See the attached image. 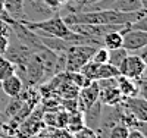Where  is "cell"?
I'll list each match as a JSON object with an SVG mask.
<instances>
[{"instance_id": "6da1fadb", "label": "cell", "mask_w": 147, "mask_h": 138, "mask_svg": "<svg viewBox=\"0 0 147 138\" xmlns=\"http://www.w3.org/2000/svg\"><path fill=\"white\" fill-rule=\"evenodd\" d=\"M146 13L144 10L140 12H119L113 9L106 10H91V12H77L62 16L63 22L68 25H129L136 22L140 16Z\"/></svg>"}, {"instance_id": "7a4b0ae2", "label": "cell", "mask_w": 147, "mask_h": 138, "mask_svg": "<svg viewBox=\"0 0 147 138\" xmlns=\"http://www.w3.org/2000/svg\"><path fill=\"white\" fill-rule=\"evenodd\" d=\"M97 47L72 44L65 52V72H80V69L91 60Z\"/></svg>"}, {"instance_id": "3957f363", "label": "cell", "mask_w": 147, "mask_h": 138, "mask_svg": "<svg viewBox=\"0 0 147 138\" xmlns=\"http://www.w3.org/2000/svg\"><path fill=\"white\" fill-rule=\"evenodd\" d=\"M24 13H25L24 21L38 22V21L52 18L55 13H57V10L53 9L52 6H49L46 3V0H25Z\"/></svg>"}, {"instance_id": "277c9868", "label": "cell", "mask_w": 147, "mask_h": 138, "mask_svg": "<svg viewBox=\"0 0 147 138\" xmlns=\"http://www.w3.org/2000/svg\"><path fill=\"white\" fill-rule=\"evenodd\" d=\"M119 75H124V77H128L131 79L138 81L146 69V63L143 62V59L140 57V55H128L124 62L119 65Z\"/></svg>"}, {"instance_id": "5b68a950", "label": "cell", "mask_w": 147, "mask_h": 138, "mask_svg": "<svg viewBox=\"0 0 147 138\" xmlns=\"http://www.w3.org/2000/svg\"><path fill=\"white\" fill-rule=\"evenodd\" d=\"M122 107L127 113L140 122H147V100L140 96L127 97L122 100Z\"/></svg>"}, {"instance_id": "8992f818", "label": "cell", "mask_w": 147, "mask_h": 138, "mask_svg": "<svg viewBox=\"0 0 147 138\" xmlns=\"http://www.w3.org/2000/svg\"><path fill=\"white\" fill-rule=\"evenodd\" d=\"M124 34V43H122V47H124L128 53H134L138 52L143 47L147 46V31H140V30H124L122 31Z\"/></svg>"}, {"instance_id": "52a82bcc", "label": "cell", "mask_w": 147, "mask_h": 138, "mask_svg": "<svg viewBox=\"0 0 147 138\" xmlns=\"http://www.w3.org/2000/svg\"><path fill=\"white\" fill-rule=\"evenodd\" d=\"M99 85H97V81H91V84L88 87H84V88H80L78 93V110L80 112H85L91 104H94L97 100H99Z\"/></svg>"}, {"instance_id": "ba28073f", "label": "cell", "mask_w": 147, "mask_h": 138, "mask_svg": "<svg viewBox=\"0 0 147 138\" xmlns=\"http://www.w3.org/2000/svg\"><path fill=\"white\" fill-rule=\"evenodd\" d=\"M0 90H2V93L5 96H7L9 98L16 97L24 91V81L16 73H13V75H10V77H7L6 79L0 81Z\"/></svg>"}, {"instance_id": "9c48e42d", "label": "cell", "mask_w": 147, "mask_h": 138, "mask_svg": "<svg viewBox=\"0 0 147 138\" xmlns=\"http://www.w3.org/2000/svg\"><path fill=\"white\" fill-rule=\"evenodd\" d=\"M102 112H103V104L97 100L94 104H91L84 113V125L87 128L91 129H97L99 128V123H100V118H102Z\"/></svg>"}, {"instance_id": "30bf717a", "label": "cell", "mask_w": 147, "mask_h": 138, "mask_svg": "<svg viewBox=\"0 0 147 138\" xmlns=\"http://www.w3.org/2000/svg\"><path fill=\"white\" fill-rule=\"evenodd\" d=\"M116 87L119 93L122 94V97H134L138 96V82L136 79H131L124 75H118L116 77Z\"/></svg>"}, {"instance_id": "8fae6325", "label": "cell", "mask_w": 147, "mask_h": 138, "mask_svg": "<svg viewBox=\"0 0 147 138\" xmlns=\"http://www.w3.org/2000/svg\"><path fill=\"white\" fill-rule=\"evenodd\" d=\"M124 97L119 93L118 87H107V88H102L99 91V102L103 104V106H116L119 104Z\"/></svg>"}, {"instance_id": "7c38bea8", "label": "cell", "mask_w": 147, "mask_h": 138, "mask_svg": "<svg viewBox=\"0 0 147 138\" xmlns=\"http://www.w3.org/2000/svg\"><path fill=\"white\" fill-rule=\"evenodd\" d=\"M5 5V12L18 22H22L24 18H25V13H24V5H25V0H3Z\"/></svg>"}, {"instance_id": "4fadbf2b", "label": "cell", "mask_w": 147, "mask_h": 138, "mask_svg": "<svg viewBox=\"0 0 147 138\" xmlns=\"http://www.w3.org/2000/svg\"><path fill=\"white\" fill-rule=\"evenodd\" d=\"M102 41H103V47H106L107 50L119 48L124 43V34H122V31H110L103 37Z\"/></svg>"}, {"instance_id": "5bb4252c", "label": "cell", "mask_w": 147, "mask_h": 138, "mask_svg": "<svg viewBox=\"0 0 147 138\" xmlns=\"http://www.w3.org/2000/svg\"><path fill=\"white\" fill-rule=\"evenodd\" d=\"M84 113L80 110H75V112H71L68 113V123H66V129L72 134L78 132L81 128H84Z\"/></svg>"}, {"instance_id": "9a60e30c", "label": "cell", "mask_w": 147, "mask_h": 138, "mask_svg": "<svg viewBox=\"0 0 147 138\" xmlns=\"http://www.w3.org/2000/svg\"><path fill=\"white\" fill-rule=\"evenodd\" d=\"M112 9L119 10V12H140V10H143L140 0H115L112 5Z\"/></svg>"}, {"instance_id": "2e32d148", "label": "cell", "mask_w": 147, "mask_h": 138, "mask_svg": "<svg viewBox=\"0 0 147 138\" xmlns=\"http://www.w3.org/2000/svg\"><path fill=\"white\" fill-rule=\"evenodd\" d=\"M119 75V69L112 66L110 63H102L97 68V75H96V81L99 79H107V78H116Z\"/></svg>"}, {"instance_id": "e0dca14e", "label": "cell", "mask_w": 147, "mask_h": 138, "mask_svg": "<svg viewBox=\"0 0 147 138\" xmlns=\"http://www.w3.org/2000/svg\"><path fill=\"white\" fill-rule=\"evenodd\" d=\"M129 53L124 47H119V48H115V50H109V59H107V63H110L115 68H119V65L124 62V59L128 56Z\"/></svg>"}, {"instance_id": "ac0fdd59", "label": "cell", "mask_w": 147, "mask_h": 138, "mask_svg": "<svg viewBox=\"0 0 147 138\" xmlns=\"http://www.w3.org/2000/svg\"><path fill=\"white\" fill-rule=\"evenodd\" d=\"M13 73H15V65L5 56H0V81L6 79Z\"/></svg>"}, {"instance_id": "d6986e66", "label": "cell", "mask_w": 147, "mask_h": 138, "mask_svg": "<svg viewBox=\"0 0 147 138\" xmlns=\"http://www.w3.org/2000/svg\"><path fill=\"white\" fill-rule=\"evenodd\" d=\"M128 132H129L128 125H125L124 122H119L109 129V138H127Z\"/></svg>"}, {"instance_id": "ffe728a7", "label": "cell", "mask_w": 147, "mask_h": 138, "mask_svg": "<svg viewBox=\"0 0 147 138\" xmlns=\"http://www.w3.org/2000/svg\"><path fill=\"white\" fill-rule=\"evenodd\" d=\"M107 59H109V50L106 47H103V46L102 47H97L94 55H93V57H91V60L96 62V63H99V65L107 63Z\"/></svg>"}, {"instance_id": "44dd1931", "label": "cell", "mask_w": 147, "mask_h": 138, "mask_svg": "<svg viewBox=\"0 0 147 138\" xmlns=\"http://www.w3.org/2000/svg\"><path fill=\"white\" fill-rule=\"evenodd\" d=\"M129 30H140V31H147V13L140 16L136 22H132L128 25Z\"/></svg>"}, {"instance_id": "7402d4cb", "label": "cell", "mask_w": 147, "mask_h": 138, "mask_svg": "<svg viewBox=\"0 0 147 138\" xmlns=\"http://www.w3.org/2000/svg\"><path fill=\"white\" fill-rule=\"evenodd\" d=\"M74 138H99V135H97V131L84 127V128H81L78 132L74 134Z\"/></svg>"}, {"instance_id": "603a6c76", "label": "cell", "mask_w": 147, "mask_h": 138, "mask_svg": "<svg viewBox=\"0 0 147 138\" xmlns=\"http://www.w3.org/2000/svg\"><path fill=\"white\" fill-rule=\"evenodd\" d=\"M53 138H74V134L69 132L66 128H56L53 132Z\"/></svg>"}, {"instance_id": "cb8c5ba5", "label": "cell", "mask_w": 147, "mask_h": 138, "mask_svg": "<svg viewBox=\"0 0 147 138\" xmlns=\"http://www.w3.org/2000/svg\"><path fill=\"white\" fill-rule=\"evenodd\" d=\"M137 82H138V96L147 100V79L140 78Z\"/></svg>"}, {"instance_id": "d4e9b609", "label": "cell", "mask_w": 147, "mask_h": 138, "mask_svg": "<svg viewBox=\"0 0 147 138\" xmlns=\"http://www.w3.org/2000/svg\"><path fill=\"white\" fill-rule=\"evenodd\" d=\"M9 41H10V40L7 38V37H5V35L0 34V56L5 55L6 48H7V46H9Z\"/></svg>"}, {"instance_id": "484cf974", "label": "cell", "mask_w": 147, "mask_h": 138, "mask_svg": "<svg viewBox=\"0 0 147 138\" xmlns=\"http://www.w3.org/2000/svg\"><path fill=\"white\" fill-rule=\"evenodd\" d=\"M127 138H146V137H144V135L141 134V131H138L137 128H129V132H128Z\"/></svg>"}, {"instance_id": "4316f807", "label": "cell", "mask_w": 147, "mask_h": 138, "mask_svg": "<svg viewBox=\"0 0 147 138\" xmlns=\"http://www.w3.org/2000/svg\"><path fill=\"white\" fill-rule=\"evenodd\" d=\"M7 120H9V118H7V116L3 113L2 110H0V131H2V127H3V125H5Z\"/></svg>"}, {"instance_id": "83f0119b", "label": "cell", "mask_w": 147, "mask_h": 138, "mask_svg": "<svg viewBox=\"0 0 147 138\" xmlns=\"http://www.w3.org/2000/svg\"><path fill=\"white\" fill-rule=\"evenodd\" d=\"M140 57L143 59V62H144V63H146V66H147V46L146 47H143L141 50H140Z\"/></svg>"}, {"instance_id": "f1b7e54d", "label": "cell", "mask_w": 147, "mask_h": 138, "mask_svg": "<svg viewBox=\"0 0 147 138\" xmlns=\"http://www.w3.org/2000/svg\"><path fill=\"white\" fill-rule=\"evenodd\" d=\"M3 10H5V5H3V0H0V15H2Z\"/></svg>"}, {"instance_id": "f546056e", "label": "cell", "mask_w": 147, "mask_h": 138, "mask_svg": "<svg viewBox=\"0 0 147 138\" xmlns=\"http://www.w3.org/2000/svg\"><path fill=\"white\" fill-rule=\"evenodd\" d=\"M141 78L147 79V66H146V69H144V73H143V77H141Z\"/></svg>"}, {"instance_id": "4dcf8cb0", "label": "cell", "mask_w": 147, "mask_h": 138, "mask_svg": "<svg viewBox=\"0 0 147 138\" xmlns=\"http://www.w3.org/2000/svg\"><path fill=\"white\" fill-rule=\"evenodd\" d=\"M2 138H13V137H12V135H7V137H2Z\"/></svg>"}, {"instance_id": "1f68e13d", "label": "cell", "mask_w": 147, "mask_h": 138, "mask_svg": "<svg viewBox=\"0 0 147 138\" xmlns=\"http://www.w3.org/2000/svg\"><path fill=\"white\" fill-rule=\"evenodd\" d=\"M0 138H2V137H0Z\"/></svg>"}]
</instances>
